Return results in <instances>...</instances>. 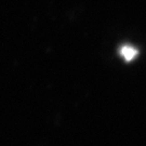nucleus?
Masks as SVG:
<instances>
[{
	"label": "nucleus",
	"mask_w": 146,
	"mask_h": 146,
	"mask_svg": "<svg viewBox=\"0 0 146 146\" xmlns=\"http://www.w3.org/2000/svg\"><path fill=\"white\" fill-rule=\"evenodd\" d=\"M136 54H137V52L135 51V49L130 47V46H125V47H123L121 49V55H122V58H125L128 61H130L133 58H135Z\"/></svg>",
	"instance_id": "obj_1"
}]
</instances>
